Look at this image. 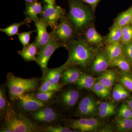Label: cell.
I'll use <instances>...</instances> for the list:
<instances>
[{
  "instance_id": "obj_42",
  "label": "cell",
  "mask_w": 132,
  "mask_h": 132,
  "mask_svg": "<svg viewBox=\"0 0 132 132\" xmlns=\"http://www.w3.org/2000/svg\"><path fill=\"white\" fill-rule=\"evenodd\" d=\"M126 102L128 106L130 107V108L132 110V97L127 101Z\"/></svg>"
},
{
  "instance_id": "obj_23",
  "label": "cell",
  "mask_w": 132,
  "mask_h": 132,
  "mask_svg": "<svg viewBox=\"0 0 132 132\" xmlns=\"http://www.w3.org/2000/svg\"><path fill=\"white\" fill-rule=\"evenodd\" d=\"M96 79H97L93 76L83 72L73 85L80 89L91 90L96 82Z\"/></svg>"
},
{
  "instance_id": "obj_46",
  "label": "cell",
  "mask_w": 132,
  "mask_h": 132,
  "mask_svg": "<svg viewBox=\"0 0 132 132\" xmlns=\"http://www.w3.org/2000/svg\"></svg>"
},
{
  "instance_id": "obj_21",
  "label": "cell",
  "mask_w": 132,
  "mask_h": 132,
  "mask_svg": "<svg viewBox=\"0 0 132 132\" xmlns=\"http://www.w3.org/2000/svg\"><path fill=\"white\" fill-rule=\"evenodd\" d=\"M18 54L26 61H36L38 53L35 40L32 43L24 47L21 50L18 51Z\"/></svg>"
},
{
  "instance_id": "obj_5",
  "label": "cell",
  "mask_w": 132,
  "mask_h": 132,
  "mask_svg": "<svg viewBox=\"0 0 132 132\" xmlns=\"http://www.w3.org/2000/svg\"><path fill=\"white\" fill-rule=\"evenodd\" d=\"M52 105L40 109L28 116L35 123L42 126L58 125L61 120L64 121V119L58 108Z\"/></svg>"
},
{
  "instance_id": "obj_10",
  "label": "cell",
  "mask_w": 132,
  "mask_h": 132,
  "mask_svg": "<svg viewBox=\"0 0 132 132\" xmlns=\"http://www.w3.org/2000/svg\"><path fill=\"white\" fill-rule=\"evenodd\" d=\"M65 11L60 6L46 4L43 8L40 19H42L51 28L54 29L60 21L65 16Z\"/></svg>"
},
{
  "instance_id": "obj_29",
  "label": "cell",
  "mask_w": 132,
  "mask_h": 132,
  "mask_svg": "<svg viewBox=\"0 0 132 132\" xmlns=\"http://www.w3.org/2000/svg\"><path fill=\"white\" fill-rule=\"evenodd\" d=\"M41 84L39 86L36 91L39 92H58L64 87L61 83L54 84L46 79L41 78Z\"/></svg>"
},
{
  "instance_id": "obj_11",
  "label": "cell",
  "mask_w": 132,
  "mask_h": 132,
  "mask_svg": "<svg viewBox=\"0 0 132 132\" xmlns=\"http://www.w3.org/2000/svg\"><path fill=\"white\" fill-rule=\"evenodd\" d=\"M57 27L53 29L55 35L60 42L67 45L72 42L74 37V29L67 17L64 16Z\"/></svg>"
},
{
  "instance_id": "obj_37",
  "label": "cell",
  "mask_w": 132,
  "mask_h": 132,
  "mask_svg": "<svg viewBox=\"0 0 132 132\" xmlns=\"http://www.w3.org/2000/svg\"><path fill=\"white\" fill-rule=\"evenodd\" d=\"M73 130L60 125H56L45 127V132H72Z\"/></svg>"
},
{
  "instance_id": "obj_2",
  "label": "cell",
  "mask_w": 132,
  "mask_h": 132,
  "mask_svg": "<svg viewBox=\"0 0 132 132\" xmlns=\"http://www.w3.org/2000/svg\"><path fill=\"white\" fill-rule=\"evenodd\" d=\"M1 120V128L8 129L10 132H45V127L39 126L28 116L16 112L12 105Z\"/></svg>"
},
{
  "instance_id": "obj_14",
  "label": "cell",
  "mask_w": 132,
  "mask_h": 132,
  "mask_svg": "<svg viewBox=\"0 0 132 132\" xmlns=\"http://www.w3.org/2000/svg\"><path fill=\"white\" fill-rule=\"evenodd\" d=\"M35 24L37 28L38 32V35L35 40L39 53L42 48L49 41L50 33L48 34L47 31L48 25L46 22L40 18L38 21L35 22Z\"/></svg>"
},
{
  "instance_id": "obj_45",
  "label": "cell",
  "mask_w": 132,
  "mask_h": 132,
  "mask_svg": "<svg viewBox=\"0 0 132 132\" xmlns=\"http://www.w3.org/2000/svg\"><path fill=\"white\" fill-rule=\"evenodd\" d=\"M130 24H131L132 26V19L131 20V22H130Z\"/></svg>"
},
{
  "instance_id": "obj_6",
  "label": "cell",
  "mask_w": 132,
  "mask_h": 132,
  "mask_svg": "<svg viewBox=\"0 0 132 132\" xmlns=\"http://www.w3.org/2000/svg\"><path fill=\"white\" fill-rule=\"evenodd\" d=\"M12 102V106L15 111L27 116L40 109L53 104L39 101L29 93L17 97Z\"/></svg>"
},
{
  "instance_id": "obj_41",
  "label": "cell",
  "mask_w": 132,
  "mask_h": 132,
  "mask_svg": "<svg viewBox=\"0 0 132 132\" xmlns=\"http://www.w3.org/2000/svg\"><path fill=\"white\" fill-rule=\"evenodd\" d=\"M114 128L111 125H108L102 128H100L97 131L99 132H113L114 131Z\"/></svg>"
},
{
  "instance_id": "obj_3",
  "label": "cell",
  "mask_w": 132,
  "mask_h": 132,
  "mask_svg": "<svg viewBox=\"0 0 132 132\" xmlns=\"http://www.w3.org/2000/svg\"><path fill=\"white\" fill-rule=\"evenodd\" d=\"M69 10L68 19L76 32L87 28L93 19V10L80 0H68Z\"/></svg>"
},
{
  "instance_id": "obj_25",
  "label": "cell",
  "mask_w": 132,
  "mask_h": 132,
  "mask_svg": "<svg viewBox=\"0 0 132 132\" xmlns=\"http://www.w3.org/2000/svg\"><path fill=\"white\" fill-rule=\"evenodd\" d=\"M58 92L52 91V92H36L29 93L39 101L45 102L53 104L54 102L55 103V100L56 95Z\"/></svg>"
},
{
  "instance_id": "obj_4",
  "label": "cell",
  "mask_w": 132,
  "mask_h": 132,
  "mask_svg": "<svg viewBox=\"0 0 132 132\" xmlns=\"http://www.w3.org/2000/svg\"><path fill=\"white\" fill-rule=\"evenodd\" d=\"M40 79L37 78L23 79L16 77L12 73H8L6 86L11 101L25 94L36 91L39 87Z\"/></svg>"
},
{
  "instance_id": "obj_38",
  "label": "cell",
  "mask_w": 132,
  "mask_h": 132,
  "mask_svg": "<svg viewBox=\"0 0 132 132\" xmlns=\"http://www.w3.org/2000/svg\"><path fill=\"white\" fill-rule=\"evenodd\" d=\"M36 31H31L28 32H23L19 33L18 34V38L21 43L23 46L26 47L29 45V42L31 39V35L33 32H36Z\"/></svg>"
},
{
  "instance_id": "obj_17",
  "label": "cell",
  "mask_w": 132,
  "mask_h": 132,
  "mask_svg": "<svg viewBox=\"0 0 132 132\" xmlns=\"http://www.w3.org/2000/svg\"><path fill=\"white\" fill-rule=\"evenodd\" d=\"M68 67L67 65L64 64L58 68H48L46 71L42 72V78L48 80L53 84H59L64 71Z\"/></svg>"
},
{
  "instance_id": "obj_7",
  "label": "cell",
  "mask_w": 132,
  "mask_h": 132,
  "mask_svg": "<svg viewBox=\"0 0 132 132\" xmlns=\"http://www.w3.org/2000/svg\"><path fill=\"white\" fill-rule=\"evenodd\" d=\"M66 45L58 40L53 31L50 33V38L48 42L45 45L38 53L36 62L40 68L42 72L47 69V65L50 57L57 49L66 47Z\"/></svg>"
},
{
  "instance_id": "obj_43",
  "label": "cell",
  "mask_w": 132,
  "mask_h": 132,
  "mask_svg": "<svg viewBox=\"0 0 132 132\" xmlns=\"http://www.w3.org/2000/svg\"><path fill=\"white\" fill-rule=\"evenodd\" d=\"M46 4L54 5L55 4V0H44Z\"/></svg>"
},
{
  "instance_id": "obj_9",
  "label": "cell",
  "mask_w": 132,
  "mask_h": 132,
  "mask_svg": "<svg viewBox=\"0 0 132 132\" xmlns=\"http://www.w3.org/2000/svg\"><path fill=\"white\" fill-rule=\"evenodd\" d=\"M80 97V93L77 88L68 87L57 93L55 103L60 108L69 111L74 107Z\"/></svg>"
},
{
  "instance_id": "obj_16",
  "label": "cell",
  "mask_w": 132,
  "mask_h": 132,
  "mask_svg": "<svg viewBox=\"0 0 132 132\" xmlns=\"http://www.w3.org/2000/svg\"><path fill=\"white\" fill-rule=\"evenodd\" d=\"M43 7L42 3L37 1L32 3L26 2V10L24 14L26 19L29 21L35 22L39 20L38 15L42 12Z\"/></svg>"
},
{
  "instance_id": "obj_30",
  "label": "cell",
  "mask_w": 132,
  "mask_h": 132,
  "mask_svg": "<svg viewBox=\"0 0 132 132\" xmlns=\"http://www.w3.org/2000/svg\"><path fill=\"white\" fill-rule=\"evenodd\" d=\"M132 19V6L120 14L116 18L114 24L123 28L130 24Z\"/></svg>"
},
{
  "instance_id": "obj_15",
  "label": "cell",
  "mask_w": 132,
  "mask_h": 132,
  "mask_svg": "<svg viewBox=\"0 0 132 132\" xmlns=\"http://www.w3.org/2000/svg\"><path fill=\"white\" fill-rule=\"evenodd\" d=\"M82 73L77 67L67 68L62 74L60 83L64 86L70 84L73 85L79 79Z\"/></svg>"
},
{
  "instance_id": "obj_26",
  "label": "cell",
  "mask_w": 132,
  "mask_h": 132,
  "mask_svg": "<svg viewBox=\"0 0 132 132\" xmlns=\"http://www.w3.org/2000/svg\"><path fill=\"white\" fill-rule=\"evenodd\" d=\"M129 93L126 88L120 84L118 83L114 87L112 92V97L114 100L119 101L129 97Z\"/></svg>"
},
{
  "instance_id": "obj_8",
  "label": "cell",
  "mask_w": 132,
  "mask_h": 132,
  "mask_svg": "<svg viewBox=\"0 0 132 132\" xmlns=\"http://www.w3.org/2000/svg\"><path fill=\"white\" fill-rule=\"evenodd\" d=\"M65 126L73 132H94L101 128L102 122L94 117L81 118L67 120L64 119Z\"/></svg>"
},
{
  "instance_id": "obj_1",
  "label": "cell",
  "mask_w": 132,
  "mask_h": 132,
  "mask_svg": "<svg viewBox=\"0 0 132 132\" xmlns=\"http://www.w3.org/2000/svg\"><path fill=\"white\" fill-rule=\"evenodd\" d=\"M68 52L67 60L65 63L69 67H79L86 68L92 63L96 53L85 39L78 38L66 45Z\"/></svg>"
},
{
  "instance_id": "obj_22",
  "label": "cell",
  "mask_w": 132,
  "mask_h": 132,
  "mask_svg": "<svg viewBox=\"0 0 132 132\" xmlns=\"http://www.w3.org/2000/svg\"><path fill=\"white\" fill-rule=\"evenodd\" d=\"M99 117L102 119L110 118L116 112V106L112 102H104L100 104L98 108Z\"/></svg>"
},
{
  "instance_id": "obj_18",
  "label": "cell",
  "mask_w": 132,
  "mask_h": 132,
  "mask_svg": "<svg viewBox=\"0 0 132 132\" xmlns=\"http://www.w3.org/2000/svg\"><path fill=\"white\" fill-rule=\"evenodd\" d=\"M119 76L117 72L112 69H109L101 73V75L97 78L98 81L111 89L119 79Z\"/></svg>"
},
{
  "instance_id": "obj_44",
  "label": "cell",
  "mask_w": 132,
  "mask_h": 132,
  "mask_svg": "<svg viewBox=\"0 0 132 132\" xmlns=\"http://www.w3.org/2000/svg\"><path fill=\"white\" fill-rule=\"evenodd\" d=\"M26 1V2L28 3H32L36 1L37 0H24Z\"/></svg>"
},
{
  "instance_id": "obj_12",
  "label": "cell",
  "mask_w": 132,
  "mask_h": 132,
  "mask_svg": "<svg viewBox=\"0 0 132 132\" xmlns=\"http://www.w3.org/2000/svg\"><path fill=\"white\" fill-rule=\"evenodd\" d=\"M98 101L91 95L83 97L78 104L76 114L81 118L93 117L98 111Z\"/></svg>"
},
{
  "instance_id": "obj_32",
  "label": "cell",
  "mask_w": 132,
  "mask_h": 132,
  "mask_svg": "<svg viewBox=\"0 0 132 132\" xmlns=\"http://www.w3.org/2000/svg\"><path fill=\"white\" fill-rule=\"evenodd\" d=\"M116 125L119 131H129L132 130V118H116Z\"/></svg>"
},
{
  "instance_id": "obj_20",
  "label": "cell",
  "mask_w": 132,
  "mask_h": 132,
  "mask_svg": "<svg viewBox=\"0 0 132 132\" xmlns=\"http://www.w3.org/2000/svg\"><path fill=\"white\" fill-rule=\"evenodd\" d=\"M105 50L108 56L110 64L119 57L124 55L123 45L121 42L108 44Z\"/></svg>"
},
{
  "instance_id": "obj_40",
  "label": "cell",
  "mask_w": 132,
  "mask_h": 132,
  "mask_svg": "<svg viewBox=\"0 0 132 132\" xmlns=\"http://www.w3.org/2000/svg\"><path fill=\"white\" fill-rule=\"evenodd\" d=\"M80 1L88 4L91 6V7L93 11L94 12L97 5L101 0H80Z\"/></svg>"
},
{
  "instance_id": "obj_24",
  "label": "cell",
  "mask_w": 132,
  "mask_h": 132,
  "mask_svg": "<svg viewBox=\"0 0 132 132\" xmlns=\"http://www.w3.org/2000/svg\"><path fill=\"white\" fill-rule=\"evenodd\" d=\"M123 28L113 24L106 39V43L107 45L121 42L123 36Z\"/></svg>"
},
{
  "instance_id": "obj_36",
  "label": "cell",
  "mask_w": 132,
  "mask_h": 132,
  "mask_svg": "<svg viewBox=\"0 0 132 132\" xmlns=\"http://www.w3.org/2000/svg\"><path fill=\"white\" fill-rule=\"evenodd\" d=\"M118 118H132V110L127 102L121 104L118 111Z\"/></svg>"
},
{
  "instance_id": "obj_13",
  "label": "cell",
  "mask_w": 132,
  "mask_h": 132,
  "mask_svg": "<svg viewBox=\"0 0 132 132\" xmlns=\"http://www.w3.org/2000/svg\"><path fill=\"white\" fill-rule=\"evenodd\" d=\"M110 62L105 50L95 54L91 63V70L93 73H101L107 70L110 66Z\"/></svg>"
},
{
  "instance_id": "obj_33",
  "label": "cell",
  "mask_w": 132,
  "mask_h": 132,
  "mask_svg": "<svg viewBox=\"0 0 132 132\" xmlns=\"http://www.w3.org/2000/svg\"><path fill=\"white\" fill-rule=\"evenodd\" d=\"M28 20L26 19L23 21L19 23H15L4 29L1 28L0 31L5 33L7 36L11 37L19 34V29L22 25H27L29 23Z\"/></svg>"
},
{
  "instance_id": "obj_31",
  "label": "cell",
  "mask_w": 132,
  "mask_h": 132,
  "mask_svg": "<svg viewBox=\"0 0 132 132\" xmlns=\"http://www.w3.org/2000/svg\"><path fill=\"white\" fill-rule=\"evenodd\" d=\"M91 90L102 99H109L111 96V89L98 81L95 82Z\"/></svg>"
},
{
  "instance_id": "obj_39",
  "label": "cell",
  "mask_w": 132,
  "mask_h": 132,
  "mask_svg": "<svg viewBox=\"0 0 132 132\" xmlns=\"http://www.w3.org/2000/svg\"><path fill=\"white\" fill-rule=\"evenodd\" d=\"M124 55L132 65V42L123 45Z\"/></svg>"
},
{
  "instance_id": "obj_19",
  "label": "cell",
  "mask_w": 132,
  "mask_h": 132,
  "mask_svg": "<svg viewBox=\"0 0 132 132\" xmlns=\"http://www.w3.org/2000/svg\"><path fill=\"white\" fill-rule=\"evenodd\" d=\"M86 41L90 46H101L103 45L104 39L103 36L99 34L94 27L88 28L85 32Z\"/></svg>"
},
{
  "instance_id": "obj_27",
  "label": "cell",
  "mask_w": 132,
  "mask_h": 132,
  "mask_svg": "<svg viewBox=\"0 0 132 132\" xmlns=\"http://www.w3.org/2000/svg\"><path fill=\"white\" fill-rule=\"evenodd\" d=\"M132 65L128 60L123 55L111 62L110 66L117 67L121 72L131 73Z\"/></svg>"
},
{
  "instance_id": "obj_35",
  "label": "cell",
  "mask_w": 132,
  "mask_h": 132,
  "mask_svg": "<svg viewBox=\"0 0 132 132\" xmlns=\"http://www.w3.org/2000/svg\"><path fill=\"white\" fill-rule=\"evenodd\" d=\"M132 42V26L128 25L123 28V36L121 43L123 45Z\"/></svg>"
},
{
  "instance_id": "obj_34",
  "label": "cell",
  "mask_w": 132,
  "mask_h": 132,
  "mask_svg": "<svg viewBox=\"0 0 132 132\" xmlns=\"http://www.w3.org/2000/svg\"><path fill=\"white\" fill-rule=\"evenodd\" d=\"M120 83L128 90L132 92V76L131 73L121 72L119 77Z\"/></svg>"
},
{
  "instance_id": "obj_28",
  "label": "cell",
  "mask_w": 132,
  "mask_h": 132,
  "mask_svg": "<svg viewBox=\"0 0 132 132\" xmlns=\"http://www.w3.org/2000/svg\"><path fill=\"white\" fill-rule=\"evenodd\" d=\"M12 106L7 97L6 90L2 85L0 87V117L1 119L5 115L8 110Z\"/></svg>"
}]
</instances>
